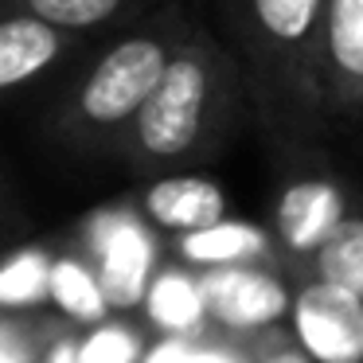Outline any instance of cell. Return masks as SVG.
<instances>
[{
	"label": "cell",
	"instance_id": "1",
	"mask_svg": "<svg viewBox=\"0 0 363 363\" xmlns=\"http://www.w3.org/2000/svg\"><path fill=\"white\" fill-rule=\"evenodd\" d=\"M242 106L246 94L230 51L207 24L188 20L160 82L110 152L137 172H164L219 149Z\"/></svg>",
	"mask_w": 363,
	"mask_h": 363
},
{
	"label": "cell",
	"instance_id": "2",
	"mask_svg": "<svg viewBox=\"0 0 363 363\" xmlns=\"http://www.w3.org/2000/svg\"><path fill=\"white\" fill-rule=\"evenodd\" d=\"M242 79L246 106L277 133H316L324 125L316 40L324 0H211Z\"/></svg>",
	"mask_w": 363,
	"mask_h": 363
},
{
	"label": "cell",
	"instance_id": "3",
	"mask_svg": "<svg viewBox=\"0 0 363 363\" xmlns=\"http://www.w3.org/2000/svg\"><path fill=\"white\" fill-rule=\"evenodd\" d=\"M188 12L180 0H160L152 12L121 28V35L79 74L51 113V133L79 152H110L121 129L133 121L141 102L160 82Z\"/></svg>",
	"mask_w": 363,
	"mask_h": 363
},
{
	"label": "cell",
	"instance_id": "4",
	"mask_svg": "<svg viewBox=\"0 0 363 363\" xmlns=\"http://www.w3.org/2000/svg\"><path fill=\"white\" fill-rule=\"evenodd\" d=\"M79 250L90 258L113 313L141 308L145 285L157 269V242L152 230L133 207H106L82 223Z\"/></svg>",
	"mask_w": 363,
	"mask_h": 363
},
{
	"label": "cell",
	"instance_id": "5",
	"mask_svg": "<svg viewBox=\"0 0 363 363\" xmlns=\"http://www.w3.org/2000/svg\"><path fill=\"white\" fill-rule=\"evenodd\" d=\"M203 313L215 328L230 336H262L289 320L293 285L274 262H246V266H219L196 274Z\"/></svg>",
	"mask_w": 363,
	"mask_h": 363
},
{
	"label": "cell",
	"instance_id": "6",
	"mask_svg": "<svg viewBox=\"0 0 363 363\" xmlns=\"http://www.w3.org/2000/svg\"><path fill=\"white\" fill-rule=\"evenodd\" d=\"M289 324L308 363H363V297L355 293L320 277H297Z\"/></svg>",
	"mask_w": 363,
	"mask_h": 363
},
{
	"label": "cell",
	"instance_id": "7",
	"mask_svg": "<svg viewBox=\"0 0 363 363\" xmlns=\"http://www.w3.org/2000/svg\"><path fill=\"white\" fill-rule=\"evenodd\" d=\"M352 211L347 188L340 180H332L328 172H313V176H297L281 188L274 203V250H277V266L285 269V277H293L308 258L316 254V246L336 230V223Z\"/></svg>",
	"mask_w": 363,
	"mask_h": 363
},
{
	"label": "cell",
	"instance_id": "8",
	"mask_svg": "<svg viewBox=\"0 0 363 363\" xmlns=\"http://www.w3.org/2000/svg\"><path fill=\"white\" fill-rule=\"evenodd\" d=\"M324 118H363V0H324L316 40Z\"/></svg>",
	"mask_w": 363,
	"mask_h": 363
},
{
	"label": "cell",
	"instance_id": "9",
	"mask_svg": "<svg viewBox=\"0 0 363 363\" xmlns=\"http://www.w3.org/2000/svg\"><path fill=\"white\" fill-rule=\"evenodd\" d=\"M74 48V35L20 9H0V102L43 74H51Z\"/></svg>",
	"mask_w": 363,
	"mask_h": 363
},
{
	"label": "cell",
	"instance_id": "10",
	"mask_svg": "<svg viewBox=\"0 0 363 363\" xmlns=\"http://www.w3.org/2000/svg\"><path fill=\"white\" fill-rule=\"evenodd\" d=\"M168 254L184 269H219V266H246V262H274V235L250 219H215L207 227L168 235Z\"/></svg>",
	"mask_w": 363,
	"mask_h": 363
},
{
	"label": "cell",
	"instance_id": "11",
	"mask_svg": "<svg viewBox=\"0 0 363 363\" xmlns=\"http://www.w3.org/2000/svg\"><path fill=\"white\" fill-rule=\"evenodd\" d=\"M137 215H145V223L164 230V235H184V230L223 219L227 215V191L196 172L157 176L137 199Z\"/></svg>",
	"mask_w": 363,
	"mask_h": 363
},
{
	"label": "cell",
	"instance_id": "12",
	"mask_svg": "<svg viewBox=\"0 0 363 363\" xmlns=\"http://www.w3.org/2000/svg\"><path fill=\"white\" fill-rule=\"evenodd\" d=\"M48 305L55 316H63L71 328H90V324L113 316L110 297H106L102 281H98L90 258L71 246V250H51L48 266Z\"/></svg>",
	"mask_w": 363,
	"mask_h": 363
},
{
	"label": "cell",
	"instance_id": "13",
	"mask_svg": "<svg viewBox=\"0 0 363 363\" xmlns=\"http://www.w3.org/2000/svg\"><path fill=\"white\" fill-rule=\"evenodd\" d=\"M141 313L152 328L172 336V340L199 336L203 324H207V313H203V297H199L196 274H188L180 262L157 266L149 277V285H145Z\"/></svg>",
	"mask_w": 363,
	"mask_h": 363
},
{
	"label": "cell",
	"instance_id": "14",
	"mask_svg": "<svg viewBox=\"0 0 363 363\" xmlns=\"http://www.w3.org/2000/svg\"><path fill=\"white\" fill-rule=\"evenodd\" d=\"M160 0H0V9H20L48 24L63 28L71 35L94 32H121L145 12H152Z\"/></svg>",
	"mask_w": 363,
	"mask_h": 363
},
{
	"label": "cell",
	"instance_id": "15",
	"mask_svg": "<svg viewBox=\"0 0 363 363\" xmlns=\"http://www.w3.org/2000/svg\"><path fill=\"white\" fill-rule=\"evenodd\" d=\"M297 277H320V281H332L363 297V211H347L289 281H297Z\"/></svg>",
	"mask_w": 363,
	"mask_h": 363
},
{
	"label": "cell",
	"instance_id": "16",
	"mask_svg": "<svg viewBox=\"0 0 363 363\" xmlns=\"http://www.w3.org/2000/svg\"><path fill=\"white\" fill-rule=\"evenodd\" d=\"M48 242H24L0 254V313H40L48 305Z\"/></svg>",
	"mask_w": 363,
	"mask_h": 363
},
{
	"label": "cell",
	"instance_id": "17",
	"mask_svg": "<svg viewBox=\"0 0 363 363\" xmlns=\"http://www.w3.org/2000/svg\"><path fill=\"white\" fill-rule=\"evenodd\" d=\"M67 328L51 308L40 313H0V363H43L51 340Z\"/></svg>",
	"mask_w": 363,
	"mask_h": 363
},
{
	"label": "cell",
	"instance_id": "18",
	"mask_svg": "<svg viewBox=\"0 0 363 363\" xmlns=\"http://www.w3.org/2000/svg\"><path fill=\"white\" fill-rule=\"evenodd\" d=\"M149 352V340L137 324L125 320V313H113L106 320L90 324L86 336H74V355L79 363H141Z\"/></svg>",
	"mask_w": 363,
	"mask_h": 363
},
{
	"label": "cell",
	"instance_id": "19",
	"mask_svg": "<svg viewBox=\"0 0 363 363\" xmlns=\"http://www.w3.org/2000/svg\"><path fill=\"white\" fill-rule=\"evenodd\" d=\"M250 363H308V355L301 352V347L293 344V340H281V336H274V344L258 347Z\"/></svg>",
	"mask_w": 363,
	"mask_h": 363
},
{
	"label": "cell",
	"instance_id": "20",
	"mask_svg": "<svg viewBox=\"0 0 363 363\" xmlns=\"http://www.w3.org/2000/svg\"><path fill=\"white\" fill-rule=\"evenodd\" d=\"M43 363H79V355H74V328H71V324H67V328L51 340Z\"/></svg>",
	"mask_w": 363,
	"mask_h": 363
},
{
	"label": "cell",
	"instance_id": "21",
	"mask_svg": "<svg viewBox=\"0 0 363 363\" xmlns=\"http://www.w3.org/2000/svg\"><path fill=\"white\" fill-rule=\"evenodd\" d=\"M184 363H242V359H238L235 352H191L188 347Z\"/></svg>",
	"mask_w": 363,
	"mask_h": 363
},
{
	"label": "cell",
	"instance_id": "22",
	"mask_svg": "<svg viewBox=\"0 0 363 363\" xmlns=\"http://www.w3.org/2000/svg\"><path fill=\"white\" fill-rule=\"evenodd\" d=\"M12 223H16V207H12V196H9V188L0 184V230H9Z\"/></svg>",
	"mask_w": 363,
	"mask_h": 363
}]
</instances>
